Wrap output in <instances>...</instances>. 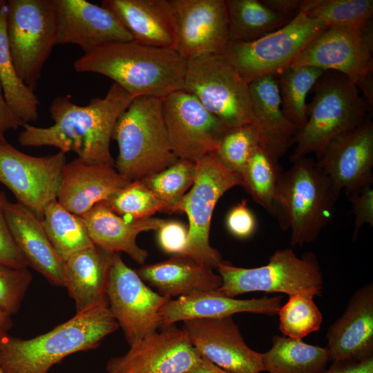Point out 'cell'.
Here are the masks:
<instances>
[{
    "label": "cell",
    "mask_w": 373,
    "mask_h": 373,
    "mask_svg": "<svg viewBox=\"0 0 373 373\" xmlns=\"http://www.w3.org/2000/svg\"><path fill=\"white\" fill-rule=\"evenodd\" d=\"M282 172L278 162L257 143L251 151L241 175L242 186L257 204L271 215L275 190Z\"/></svg>",
    "instance_id": "e575fe53"
},
{
    "label": "cell",
    "mask_w": 373,
    "mask_h": 373,
    "mask_svg": "<svg viewBox=\"0 0 373 373\" xmlns=\"http://www.w3.org/2000/svg\"><path fill=\"white\" fill-rule=\"evenodd\" d=\"M187 61L173 48L140 44L134 40L111 42L89 50L73 63L78 73L104 75L133 98L160 99L183 90Z\"/></svg>",
    "instance_id": "7a4b0ae2"
},
{
    "label": "cell",
    "mask_w": 373,
    "mask_h": 373,
    "mask_svg": "<svg viewBox=\"0 0 373 373\" xmlns=\"http://www.w3.org/2000/svg\"><path fill=\"white\" fill-rule=\"evenodd\" d=\"M136 271L159 294L169 299L196 291L218 289L222 285L220 276L213 268L183 254L143 265Z\"/></svg>",
    "instance_id": "f1b7e54d"
},
{
    "label": "cell",
    "mask_w": 373,
    "mask_h": 373,
    "mask_svg": "<svg viewBox=\"0 0 373 373\" xmlns=\"http://www.w3.org/2000/svg\"><path fill=\"white\" fill-rule=\"evenodd\" d=\"M194 182L174 209L189 219L188 238L183 255L211 267L223 261L220 252L209 243L212 214L219 199L230 189L242 186L241 176L219 160L215 151L195 162Z\"/></svg>",
    "instance_id": "9c48e42d"
},
{
    "label": "cell",
    "mask_w": 373,
    "mask_h": 373,
    "mask_svg": "<svg viewBox=\"0 0 373 373\" xmlns=\"http://www.w3.org/2000/svg\"><path fill=\"white\" fill-rule=\"evenodd\" d=\"M252 122L258 144L276 161L286 153L298 128L285 116L274 75L259 77L249 84Z\"/></svg>",
    "instance_id": "cb8c5ba5"
},
{
    "label": "cell",
    "mask_w": 373,
    "mask_h": 373,
    "mask_svg": "<svg viewBox=\"0 0 373 373\" xmlns=\"http://www.w3.org/2000/svg\"><path fill=\"white\" fill-rule=\"evenodd\" d=\"M32 280L28 267L0 263V309L10 316L16 314Z\"/></svg>",
    "instance_id": "60d3db41"
},
{
    "label": "cell",
    "mask_w": 373,
    "mask_h": 373,
    "mask_svg": "<svg viewBox=\"0 0 373 373\" xmlns=\"http://www.w3.org/2000/svg\"><path fill=\"white\" fill-rule=\"evenodd\" d=\"M6 216L14 241L28 267L51 284L63 287L64 261L52 245L41 220L17 202H8Z\"/></svg>",
    "instance_id": "d4e9b609"
},
{
    "label": "cell",
    "mask_w": 373,
    "mask_h": 373,
    "mask_svg": "<svg viewBox=\"0 0 373 373\" xmlns=\"http://www.w3.org/2000/svg\"><path fill=\"white\" fill-rule=\"evenodd\" d=\"M23 124L15 116L6 103L0 84V137H4L5 133L10 129L22 127Z\"/></svg>",
    "instance_id": "7dc6e473"
},
{
    "label": "cell",
    "mask_w": 373,
    "mask_h": 373,
    "mask_svg": "<svg viewBox=\"0 0 373 373\" xmlns=\"http://www.w3.org/2000/svg\"><path fill=\"white\" fill-rule=\"evenodd\" d=\"M12 316L0 309V336L7 334L12 328L13 323Z\"/></svg>",
    "instance_id": "f907efd6"
},
{
    "label": "cell",
    "mask_w": 373,
    "mask_h": 373,
    "mask_svg": "<svg viewBox=\"0 0 373 373\" xmlns=\"http://www.w3.org/2000/svg\"><path fill=\"white\" fill-rule=\"evenodd\" d=\"M323 373H325L324 372Z\"/></svg>",
    "instance_id": "f5cc1de1"
},
{
    "label": "cell",
    "mask_w": 373,
    "mask_h": 373,
    "mask_svg": "<svg viewBox=\"0 0 373 373\" xmlns=\"http://www.w3.org/2000/svg\"><path fill=\"white\" fill-rule=\"evenodd\" d=\"M229 41L251 42L274 32L292 19L258 0H226Z\"/></svg>",
    "instance_id": "1f68e13d"
},
{
    "label": "cell",
    "mask_w": 373,
    "mask_h": 373,
    "mask_svg": "<svg viewBox=\"0 0 373 373\" xmlns=\"http://www.w3.org/2000/svg\"><path fill=\"white\" fill-rule=\"evenodd\" d=\"M161 248L168 254H182L188 238V227L178 221H165L157 229Z\"/></svg>",
    "instance_id": "ee69618b"
},
{
    "label": "cell",
    "mask_w": 373,
    "mask_h": 373,
    "mask_svg": "<svg viewBox=\"0 0 373 373\" xmlns=\"http://www.w3.org/2000/svg\"><path fill=\"white\" fill-rule=\"evenodd\" d=\"M201 356L186 333L175 325L161 327L130 345L124 354L111 358L107 373H184Z\"/></svg>",
    "instance_id": "e0dca14e"
},
{
    "label": "cell",
    "mask_w": 373,
    "mask_h": 373,
    "mask_svg": "<svg viewBox=\"0 0 373 373\" xmlns=\"http://www.w3.org/2000/svg\"><path fill=\"white\" fill-rule=\"evenodd\" d=\"M258 143L251 123L228 128L215 151L219 160L229 170L242 175L252 148Z\"/></svg>",
    "instance_id": "ab89813d"
},
{
    "label": "cell",
    "mask_w": 373,
    "mask_h": 373,
    "mask_svg": "<svg viewBox=\"0 0 373 373\" xmlns=\"http://www.w3.org/2000/svg\"><path fill=\"white\" fill-rule=\"evenodd\" d=\"M325 72L312 66L289 67L276 76L282 111L298 129L307 119V95Z\"/></svg>",
    "instance_id": "836d02e7"
},
{
    "label": "cell",
    "mask_w": 373,
    "mask_h": 373,
    "mask_svg": "<svg viewBox=\"0 0 373 373\" xmlns=\"http://www.w3.org/2000/svg\"><path fill=\"white\" fill-rule=\"evenodd\" d=\"M198 354L229 373L264 371L262 353L245 342L232 316L188 320L182 327Z\"/></svg>",
    "instance_id": "ac0fdd59"
},
{
    "label": "cell",
    "mask_w": 373,
    "mask_h": 373,
    "mask_svg": "<svg viewBox=\"0 0 373 373\" xmlns=\"http://www.w3.org/2000/svg\"><path fill=\"white\" fill-rule=\"evenodd\" d=\"M133 99L115 83L104 97L93 98L86 106L58 96L49 109L54 124L38 127L24 123L18 142L23 146H50L64 153L73 151L85 162L115 166L110 151L113 130Z\"/></svg>",
    "instance_id": "6da1fadb"
},
{
    "label": "cell",
    "mask_w": 373,
    "mask_h": 373,
    "mask_svg": "<svg viewBox=\"0 0 373 373\" xmlns=\"http://www.w3.org/2000/svg\"><path fill=\"white\" fill-rule=\"evenodd\" d=\"M101 6L117 18L133 40L156 47H174L170 0H104Z\"/></svg>",
    "instance_id": "4316f807"
},
{
    "label": "cell",
    "mask_w": 373,
    "mask_h": 373,
    "mask_svg": "<svg viewBox=\"0 0 373 373\" xmlns=\"http://www.w3.org/2000/svg\"><path fill=\"white\" fill-rule=\"evenodd\" d=\"M272 346L262 353L264 371L269 373H323L329 361L325 347L301 339L274 336Z\"/></svg>",
    "instance_id": "f546056e"
},
{
    "label": "cell",
    "mask_w": 373,
    "mask_h": 373,
    "mask_svg": "<svg viewBox=\"0 0 373 373\" xmlns=\"http://www.w3.org/2000/svg\"><path fill=\"white\" fill-rule=\"evenodd\" d=\"M128 373H129V372H128Z\"/></svg>",
    "instance_id": "db71d44e"
},
{
    "label": "cell",
    "mask_w": 373,
    "mask_h": 373,
    "mask_svg": "<svg viewBox=\"0 0 373 373\" xmlns=\"http://www.w3.org/2000/svg\"><path fill=\"white\" fill-rule=\"evenodd\" d=\"M184 373H229L208 359L202 357L200 360L191 368Z\"/></svg>",
    "instance_id": "681fc988"
},
{
    "label": "cell",
    "mask_w": 373,
    "mask_h": 373,
    "mask_svg": "<svg viewBox=\"0 0 373 373\" xmlns=\"http://www.w3.org/2000/svg\"><path fill=\"white\" fill-rule=\"evenodd\" d=\"M335 191L346 195L373 182V123L368 119L333 140L316 161Z\"/></svg>",
    "instance_id": "d6986e66"
},
{
    "label": "cell",
    "mask_w": 373,
    "mask_h": 373,
    "mask_svg": "<svg viewBox=\"0 0 373 373\" xmlns=\"http://www.w3.org/2000/svg\"><path fill=\"white\" fill-rule=\"evenodd\" d=\"M94 245L111 253L124 252L144 265L148 252L136 242L144 231H157L166 221L158 218L127 219L113 212L104 202L81 216Z\"/></svg>",
    "instance_id": "484cf974"
},
{
    "label": "cell",
    "mask_w": 373,
    "mask_h": 373,
    "mask_svg": "<svg viewBox=\"0 0 373 373\" xmlns=\"http://www.w3.org/2000/svg\"><path fill=\"white\" fill-rule=\"evenodd\" d=\"M283 171L274 197V216L290 231L291 246L313 242L332 220L339 195L316 162L307 156Z\"/></svg>",
    "instance_id": "277c9868"
},
{
    "label": "cell",
    "mask_w": 373,
    "mask_h": 373,
    "mask_svg": "<svg viewBox=\"0 0 373 373\" xmlns=\"http://www.w3.org/2000/svg\"><path fill=\"white\" fill-rule=\"evenodd\" d=\"M6 1L0 0V84L10 110L23 123L29 124L38 119L39 101L14 66L6 35Z\"/></svg>",
    "instance_id": "4dcf8cb0"
},
{
    "label": "cell",
    "mask_w": 373,
    "mask_h": 373,
    "mask_svg": "<svg viewBox=\"0 0 373 373\" xmlns=\"http://www.w3.org/2000/svg\"><path fill=\"white\" fill-rule=\"evenodd\" d=\"M354 215L353 241L356 240L362 226L373 225V189L366 186L347 195Z\"/></svg>",
    "instance_id": "7bdbcfd3"
},
{
    "label": "cell",
    "mask_w": 373,
    "mask_h": 373,
    "mask_svg": "<svg viewBox=\"0 0 373 373\" xmlns=\"http://www.w3.org/2000/svg\"><path fill=\"white\" fill-rule=\"evenodd\" d=\"M301 11L329 26L363 27L372 21V0H302ZM300 11V12H301Z\"/></svg>",
    "instance_id": "d590c367"
},
{
    "label": "cell",
    "mask_w": 373,
    "mask_h": 373,
    "mask_svg": "<svg viewBox=\"0 0 373 373\" xmlns=\"http://www.w3.org/2000/svg\"><path fill=\"white\" fill-rule=\"evenodd\" d=\"M130 182L115 166L87 163L77 157L63 168L57 200L68 211L82 216Z\"/></svg>",
    "instance_id": "7402d4cb"
},
{
    "label": "cell",
    "mask_w": 373,
    "mask_h": 373,
    "mask_svg": "<svg viewBox=\"0 0 373 373\" xmlns=\"http://www.w3.org/2000/svg\"><path fill=\"white\" fill-rule=\"evenodd\" d=\"M118 323L108 303L76 313L66 322L35 337L0 336V364L5 373H48L65 357L97 348Z\"/></svg>",
    "instance_id": "3957f363"
},
{
    "label": "cell",
    "mask_w": 373,
    "mask_h": 373,
    "mask_svg": "<svg viewBox=\"0 0 373 373\" xmlns=\"http://www.w3.org/2000/svg\"><path fill=\"white\" fill-rule=\"evenodd\" d=\"M226 225L229 231L239 238H247L253 235L256 228L254 214L242 200L233 207L226 218Z\"/></svg>",
    "instance_id": "f6af8a7d"
},
{
    "label": "cell",
    "mask_w": 373,
    "mask_h": 373,
    "mask_svg": "<svg viewBox=\"0 0 373 373\" xmlns=\"http://www.w3.org/2000/svg\"><path fill=\"white\" fill-rule=\"evenodd\" d=\"M8 200L0 191V263L17 267H28L10 233L6 216Z\"/></svg>",
    "instance_id": "b9f144b4"
},
{
    "label": "cell",
    "mask_w": 373,
    "mask_h": 373,
    "mask_svg": "<svg viewBox=\"0 0 373 373\" xmlns=\"http://www.w3.org/2000/svg\"><path fill=\"white\" fill-rule=\"evenodd\" d=\"M104 202L113 212L127 219L149 218L157 211H166L165 204L142 180L131 182Z\"/></svg>",
    "instance_id": "f35d334b"
},
{
    "label": "cell",
    "mask_w": 373,
    "mask_h": 373,
    "mask_svg": "<svg viewBox=\"0 0 373 373\" xmlns=\"http://www.w3.org/2000/svg\"><path fill=\"white\" fill-rule=\"evenodd\" d=\"M65 153L36 157L26 154L0 137V182L41 220L46 205L57 200Z\"/></svg>",
    "instance_id": "5bb4252c"
},
{
    "label": "cell",
    "mask_w": 373,
    "mask_h": 373,
    "mask_svg": "<svg viewBox=\"0 0 373 373\" xmlns=\"http://www.w3.org/2000/svg\"><path fill=\"white\" fill-rule=\"evenodd\" d=\"M0 373H5L0 364Z\"/></svg>",
    "instance_id": "816d5d0a"
},
{
    "label": "cell",
    "mask_w": 373,
    "mask_h": 373,
    "mask_svg": "<svg viewBox=\"0 0 373 373\" xmlns=\"http://www.w3.org/2000/svg\"><path fill=\"white\" fill-rule=\"evenodd\" d=\"M328 359L332 363L373 356V285L360 287L350 297L343 314L329 327Z\"/></svg>",
    "instance_id": "44dd1931"
},
{
    "label": "cell",
    "mask_w": 373,
    "mask_h": 373,
    "mask_svg": "<svg viewBox=\"0 0 373 373\" xmlns=\"http://www.w3.org/2000/svg\"><path fill=\"white\" fill-rule=\"evenodd\" d=\"M162 110L169 146L178 159L196 162L215 151L228 128L184 90L163 98Z\"/></svg>",
    "instance_id": "9a60e30c"
},
{
    "label": "cell",
    "mask_w": 373,
    "mask_h": 373,
    "mask_svg": "<svg viewBox=\"0 0 373 373\" xmlns=\"http://www.w3.org/2000/svg\"><path fill=\"white\" fill-rule=\"evenodd\" d=\"M196 171L195 162L177 159L165 169L142 180L163 202L166 213L171 214L188 189L192 186Z\"/></svg>",
    "instance_id": "8d00e7d4"
},
{
    "label": "cell",
    "mask_w": 373,
    "mask_h": 373,
    "mask_svg": "<svg viewBox=\"0 0 373 373\" xmlns=\"http://www.w3.org/2000/svg\"><path fill=\"white\" fill-rule=\"evenodd\" d=\"M271 10L290 19L301 11L302 0H262Z\"/></svg>",
    "instance_id": "c3c4849f"
},
{
    "label": "cell",
    "mask_w": 373,
    "mask_h": 373,
    "mask_svg": "<svg viewBox=\"0 0 373 373\" xmlns=\"http://www.w3.org/2000/svg\"><path fill=\"white\" fill-rule=\"evenodd\" d=\"M57 13L56 45L75 44L84 52L103 44L133 40L107 8L85 0H54Z\"/></svg>",
    "instance_id": "ffe728a7"
},
{
    "label": "cell",
    "mask_w": 373,
    "mask_h": 373,
    "mask_svg": "<svg viewBox=\"0 0 373 373\" xmlns=\"http://www.w3.org/2000/svg\"><path fill=\"white\" fill-rule=\"evenodd\" d=\"M280 306V296L237 299L225 296L218 289L196 291L170 299L162 307L161 327L180 321L232 316L241 312L274 316L278 314Z\"/></svg>",
    "instance_id": "603a6c76"
},
{
    "label": "cell",
    "mask_w": 373,
    "mask_h": 373,
    "mask_svg": "<svg viewBox=\"0 0 373 373\" xmlns=\"http://www.w3.org/2000/svg\"><path fill=\"white\" fill-rule=\"evenodd\" d=\"M216 269L222 278L218 290L232 298L254 291L315 297L321 295L323 288L315 254L307 252L298 257L291 248L276 250L267 264L258 267H239L223 260Z\"/></svg>",
    "instance_id": "52a82bcc"
},
{
    "label": "cell",
    "mask_w": 373,
    "mask_h": 373,
    "mask_svg": "<svg viewBox=\"0 0 373 373\" xmlns=\"http://www.w3.org/2000/svg\"><path fill=\"white\" fill-rule=\"evenodd\" d=\"M325 373H373V356L361 360L332 363Z\"/></svg>",
    "instance_id": "bcb514c9"
},
{
    "label": "cell",
    "mask_w": 373,
    "mask_h": 373,
    "mask_svg": "<svg viewBox=\"0 0 373 373\" xmlns=\"http://www.w3.org/2000/svg\"><path fill=\"white\" fill-rule=\"evenodd\" d=\"M41 222L52 245L64 261L94 245L82 217L66 210L57 200L46 205Z\"/></svg>",
    "instance_id": "d6a6232c"
},
{
    "label": "cell",
    "mask_w": 373,
    "mask_h": 373,
    "mask_svg": "<svg viewBox=\"0 0 373 373\" xmlns=\"http://www.w3.org/2000/svg\"><path fill=\"white\" fill-rule=\"evenodd\" d=\"M328 27L301 11L285 26L255 41H229L222 55L249 84L289 68L304 47Z\"/></svg>",
    "instance_id": "8fae6325"
},
{
    "label": "cell",
    "mask_w": 373,
    "mask_h": 373,
    "mask_svg": "<svg viewBox=\"0 0 373 373\" xmlns=\"http://www.w3.org/2000/svg\"><path fill=\"white\" fill-rule=\"evenodd\" d=\"M183 90L227 128L252 122L249 84L222 54L187 61Z\"/></svg>",
    "instance_id": "7c38bea8"
},
{
    "label": "cell",
    "mask_w": 373,
    "mask_h": 373,
    "mask_svg": "<svg viewBox=\"0 0 373 373\" xmlns=\"http://www.w3.org/2000/svg\"><path fill=\"white\" fill-rule=\"evenodd\" d=\"M175 26L173 48L189 61L222 54L229 43L226 0H170Z\"/></svg>",
    "instance_id": "2e32d148"
},
{
    "label": "cell",
    "mask_w": 373,
    "mask_h": 373,
    "mask_svg": "<svg viewBox=\"0 0 373 373\" xmlns=\"http://www.w3.org/2000/svg\"><path fill=\"white\" fill-rule=\"evenodd\" d=\"M106 300L111 314L131 345L161 327L160 312L170 300L152 290L114 253Z\"/></svg>",
    "instance_id": "4fadbf2b"
},
{
    "label": "cell",
    "mask_w": 373,
    "mask_h": 373,
    "mask_svg": "<svg viewBox=\"0 0 373 373\" xmlns=\"http://www.w3.org/2000/svg\"><path fill=\"white\" fill-rule=\"evenodd\" d=\"M314 298L296 294L289 296L287 303L280 306L279 329L284 336L301 339L320 329L323 316Z\"/></svg>",
    "instance_id": "74e56055"
},
{
    "label": "cell",
    "mask_w": 373,
    "mask_h": 373,
    "mask_svg": "<svg viewBox=\"0 0 373 373\" xmlns=\"http://www.w3.org/2000/svg\"><path fill=\"white\" fill-rule=\"evenodd\" d=\"M312 90L307 119L296 134L291 161L312 153L319 155L333 140L369 119L371 107L345 75L326 71Z\"/></svg>",
    "instance_id": "8992f818"
},
{
    "label": "cell",
    "mask_w": 373,
    "mask_h": 373,
    "mask_svg": "<svg viewBox=\"0 0 373 373\" xmlns=\"http://www.w3.org/2000/svg\"><path fill=\"white\" fill-rule=\"evenodd\" d=\"M112 139L119 149L115 168L130 182L157 173L178 159L169 146L160 98H133L118 117Z\"/></svg>",
    "instance_id": "5b68a950"
},
{
    "label": "cell",
    "mask_w": 373,
    "mask_h": 373,
    "mask_svg": "<svg viewBox=\"0 0 373 373\" xmlns=\"http://www.w3.org/2000/svg\"><path fill=\"white\" fill-rule=\"evenodd\" d=\"M113 255L94 245L64 261L63 287L74 300L76 313L107 302Z\"/></svg>",
    "instance_id": "83f0119b"
},
{
    "label": "cell",
    "mask_w": 373,
    "mask_h": 373,
    "mask_svg": "<svg viewBox=\"0 0 373 373\" xmlns=\"http://www.w3.org/2000/svg\"><path fill=\"white\" fill-rule=\"evenodd\" d=\"M6 28L19 77L35 89L57 38L54 0H8Z\"/></svg>",
    "instance_id": "30bf717a"
},
{
    "label": "cell",
    "mask_w": 373,
    "mask_h": 373,
    "mask_svg": "<svg viewBox=\"0 0 373 373\" xmlns=\"http://www.w3.org/2000/svg\"><path fill=\"white\" fill-rule=\"evenodd\" d=\"M312 66L345 75L373 106V29L329 26L314 37L296 56L291 68Z\"/></svg>",
    "instance_id": "ba28073f"
}]
</instances>
